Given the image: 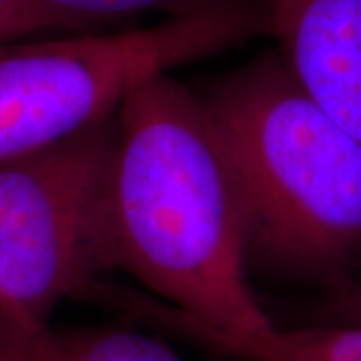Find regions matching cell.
<instances>
[{"mask_svg":"<svg viewBox=\"0 0 361 361\" xmlns=\"http://www.w3.org/2000/svg\"><path fill=\"white\" fill-rule=\"evenodd\" d=\"M113 267L211 329L275 325L247 269L249 217L231 151L205 99L163 75L116 111L109 183Z\"/></svg>","mask_w":361,"mask_h":361,"instance_id":"1","label":"cell"},{"mask_svg":"<svg viewBox=\"0 0 361 361\" xmlns=\"http://www.w3.org/2000/svg\"><path fill=\"white\" fill-rule=\"evenodd\" d=\"M231 151L249 217L247 257L341 285L361 263V142L265 51L203 94Z\"/></svg>","mask_w":361,"mask_h":361,"instance_id":"2","label":"cell"},{"mask_svg":"<svg viewBox=\"0 0 361 361\" xmlns=\"http://www.w3.org/2000/svg\"><path fill=\"white\" fill-rule=\"evenodd\" d=\"M269 35L265 0H231L142 28L0 44V163L113 116L151 78Z\"/></svg>","mask_w":361,"mask_h":361,"instance_id":"3","label":"cell"},{"mask_svg":"<svg viewBox=\"0 0 361 361\" xmlns=\"http://www.w3.org/2000/svg\"><path fill=\"white\" fill-rule=\"evenodd\" d=\"M115 141L116 113L0 163V295L20 351L51 327L65 299H85L115 271L109 229Z\"/></svg>","mask_w":361,"mask_h":361,"instance_id":"4","label":"cell"},{"mask_svg":"<svg viewBox=\"0 0 361 361\" xmlns=\"http://www.w3.org/2000/svg\"><path fill=\"white\" fill-rule=\"evenodd\" d=\"M275 51L313 103L361 142V0H265Z\"/></svg>","mask_w":361,"mask_h":361,"instance_id":"5","label":"cell"},{"mask_svg":"<svg viewBox=\"0 0 361 361\" xmlns=\"http://www.w3.org/2000/svg\"><path fill=\"white\" fill-rule=\"evenodd\" d=\"M92 301L113 305L149 327L197 341L237 361H361V323H317L237 334L211 329L155 297L101 285Z\"/></svg>","mask_w":361,"mask_h":361,"instance_id":"6","label":"cell"},{"mask_svg":"<svg viewBox=\"0 0 361 361\" xmlns=\"http://www.w3.org/2000/svg\"><path fill=\"white\" fill-rule=\"evenodd\" d=\"M25 361H185L163 339L129 327H49L23 349Z\"/></svg>","mask_w":361,"mask_h":361,"instance_id":"7","label":"cell"},{"mask_svg":"<svg viewBox=\"0 0 361 361\" xmlns=\"http://www.w3.org/2000/svg\"><path fill=\"white\" fill-rule=\"evenodd\" d=\"M54 11L77 20L87 30H109L141 14L180 18L203 13L231 0H44Z\"/></svg>","mask_w":361,"mask_h":361,"instance_id":"8","label":"cell"},{"mask_svg":"<svg viewBox=\"0 0 361 361\" xmlns=\"http://www.w3.org/2000/svg\"><path fill=\"white\" fill-rule=\"evenodd\" d=\"M92 32L44 0H0V44L52 35Z\"/></svg>","mask_w":361,"mask_h":361,"instance_id":"9","label":"cell"},{"mask_svg":"<svg viewBox=\"0 0 361 361\" xmlns=\"http://www.w3.org/2000/svg\"><path fill=\"white\" fill-rule=\"evenodd\" d=\"M322 323H361V269L337 285L325 305Z\"/></svg>","mask_w":361,"mask_h":361,"instance_id":"10","label":"cell"},{"mask_svg":"<svg viewBox=\"0 0 361 361\" xmlns=\"http://www.w3.org/2000/svg\"><path fill=\"white\" fill-rule=\"evenodd\" d=\"M0 361H23L20 343L14 336L11 322L6 317L2 295H0Z\"/></svg>","mask_w":361,"mask_h":361,"instance_id":"11","label":"cell"}]
</instances>
